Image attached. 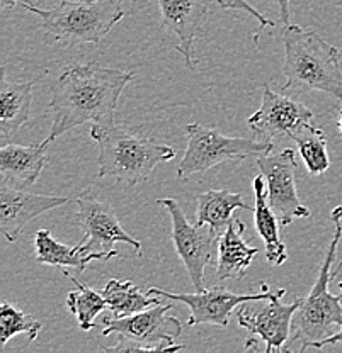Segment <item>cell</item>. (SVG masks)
Listing matches in <instances>:
<instances>
[{"label": "cell", "mask_w": 342, "mask_h": 353, "mask_svg": "<svg viewBox=\"0 0 342 353\" xmlns=\"http://www.w3.org/2000/svg\"><path fill=\"white\" fill-rule=\"evenodd\" d=\"M133 72H124L101 63L70 65L58 77L48 108L51 109V130L46 141L86 123L113 124L120 97Z\"/></svg>", "instance_id": "cell-1"}, {"label": "cell", "mask_w": 342, "mask_h": 353, "mask_svg": "<svg viewBox=\"0 0 342 353\" xmlns=\"http://www.w3.org/2000/svg\"><path fill=\"white\" fill-rule=\"evenodd\" d=\"M91 136L97 143V179L114 176L124 187H135L150 179L159 163L174 160L167 145L143 134L142 128L124 124H92Z\"/></svg>", "instance_id": "cell-2"}, {"label": "cell", "mask_w": 342, "mask_h": 353, "mask_svg": "<svg viewBox=\"0 0 342 353\" xmlns=\"http://www.w3.org/2000/svg\"><path fill=\"white\" fill-rule=\"evenodd\" d=\"M283 41V73L286 77L283 90H319L332 95L342 104L341 51L334 44L323 41L315 31L295 24L285 26Z\"/></svg>", "instance_id": "cell-3"}, {"label": "cell", "mask_w": 342, "mask_h": 353, "mask_svg": "<svg viewBox=\"0 0 342 353\" xmlns=\"http://www.w3.org/2000/svg\"><path fill=\"white\" fill-rule=\"evenodd\" d=\"M330 216L334 223L332 241L327 246L319 277L310 294L301 299V306L293 316V334L289 341H301L300 352L308 350L312 345L334 334L342 326V299L341 296L329 292L330 281L342 270V260L332 268L342 238V205H337Z\"/></svg>", "instance_id": "cell-4"}, {"label": "cell", "mask_w": 342, "mask_h": 353, "mask_svg": "<svg viewBox=\"0 0 342 353\" xmlns=\"http://www.w3.org/2000/svg\"><path fill=\"white\" fill-rule=\"evenodd\" d=\"M19 6L41 19V28L55 43L68 46L99 44L124 17L123 0H64L53 9H41L29 2Z\"/></svg>", "instance_id": "cell-5"}, {"label": "cell", "mask_w": 342, "mask_h": 353, "mask_svg": "<svg viewBox=\"0 0 342 353\" xmlns=\"http://www.w3.org/2000/svg\"><path fill=\"white\" fill-rule=\"evenodd\" d=\"M187 148L178 168V176L186 180L194 174H203L225 161H242L260 157L273 150L274 143L254 141L247 138L225 136L203 124H187Z\"/></svg>", "instance_id": "cell-6"}, {"label": "cell", "mask_w": 342, "mask_h": 353, "mask_svg": "<svg viewBox=\"0 0 342 353\" xmlns=\"http://www.w3.org/2000/svg\"><path fill=\"white\" fill-rule=\"evenodd\" d=\"M77 223L84 231L82 240L77 243L80 252L94 260H109L120 255V252L114 250V245L121 241L142 255V241L135 240L123 230L120 218L109 202H102L87 194L77 199Z\"/></svg>", "instance_id": "cell-7"}, {"label": "cell", "mask_w": 342, "mask_h": 353, "mask_svg": "<svg viewBox=\"0 0 342 353\" xmlns=\"http://www.w3.org/2000/svg\"><path fill=\"white\" fill-rule=\"evenodd\" d=\"M171 309V304H159L123 318H104L102 336L121 334L135 343L143 345L149 353L184 350L186 345L175 343V340L181 336L184 325L178 318L167 314Z\"/></svg>", "instance_id": "cell-8"}, {"label": "cell", "mask_w": 342, "mask_h": 353, "mask_svg": "<svg viewBox=\"0 0 342 353\" xmlns=\"http://www.w3.org/2000/svg\"><path fill=\"white\" fill-rule=\"evenodd\" d=\"M146 292L152 296H159L162 299H174L184 303L189 307V319L186 326L198 325H215V326H228L230 323L231 311L235 307L242 306L245 303H260L267 301L278 294L286 292V289L269 290V285L260 284V292L256 294H235L223 287H213V289H205L201 292L194 294H175L167 292L160 287H149Z\"/></svg>", "instance_id": "cell-9"}, {"label": "cell", "mask_w": 342, "mask_h": 353, "mask_svg": "<svg viewBox=\"0 0 342 353\" xmlns=\"http://www.w3.org/2000/svg\"><path fill=\"white\" fill-rule=\"evenodd\" d=\"M172 221L171 238L196 292L205 290V268L213 262V245L218 236L208 224L189 223L175 199H159Z\"/></svg>", "instance_id": "cell-10"}, {"label": "cell", "mask_w": 342, "mask_h": 353, "mask_svg": "<svg viewBox=\"0 0 342 353\" xmlns=\"http://www.w3.org/2000/svg\"><path fill=\"white\" fill-rule=\"evenodd\" d=\"M257 168L267 182V201L283 226H289L298 218H310V209L301 204L296 192L295 172L298 168L295 150L266 153L257 157Z\"/></svg>", "instance_id": "cell-11"}, {"label": "cell", "mask_w": 342, "mask_h": 353, "mask_svg": "<svg viewBox=\"0 0 342 353\" xmlns=\"http://www.w3.org/2000/svg\"><path fill=\"white\" fill-rule=\"evenodd\" d=\"M249 128L259 141L274 143L292 138L293 132L307 124H314V112L303 104L283 94H276L267 83L263 85V104L249 117Z\"/></svg>", "instance_id": "cell-12"}, {"label": "cell", "mask_w": 342, "mask_h": 353, "mask_svg": "<svg viewBox=\"0 0 342 353\" xmlns=\"http://www.w3.org/2000/svg\"><path fill=\"white\" fill-rule=\"evenodd\" d=\"M286 292L278 294L266 301L263 306H245L242 304L237 312V323L240 328L247 330L251 338L257 336L266 343L264 352H283L286 341H289V328L293 326V316L301 306L303 297H295L292 304H283L281 297Z\"/></svg>", "instance_id": "cell-13"}, {"label": "cell", "mask_w": 342, "mask_h": 353, "mask_svg": "<svg viewBox=\"0 0 342 353\" xmlns=\"http://www.w3.org/2000/svg\"><path fill=\"white\" fill-rule=\"evenodd\" d=\"M70 202L68 197L39 196L19 189L6 180L0 185V231L9 243L17 241L24 226L38 216Z\"/></svg>", "instance_id": "cell-14"}, {"label": "cell", "mask_w": 342, "mask_h": 353, "mask_svg": "<svg viewBox=\"0 0 342 353\" xmlns=\"http://www.w3.org/2000/svg\"><path fill=\"white\" fill-rule=\"evenodd\" d=\"M162 26L171 31L179 43L175 51L182 54L187 68L198 65L194 43L203 34L208 19V0H157Z\"/></svg>", "instance_id": "cell-15"}, {"label": "cell", "mask_w": 342, "mask_h": 353, "mask_svg": "<svg viewBox=\"0 0 342 353\" xmlns=\"http://www.w3.org/2000/svg\"><path fill=\"white\" fill-rule=\"evenodd\" d=\"M46 139L35 145H6L0 150V172L7 183L19 189L35 185L50 160Z\"/></svg>", "instance_id": "cell-16"}, {"label": "cell", "mask_w": 342, "mask_h": 353, "mask_svg": "<svg viewBox=\"0 0 342 353\" xmlns=\"http://www.w3.org/2000/svg\"><path fill=\"white\" fill-rule=\"evenodd\" d=\"M244 231L245 224L242 221H234L218 238V265H216L218 281L244 277L254 256L259 253V248L251 246L244 240L242 236Z\"/></svg>", "instance_id": "cell-17"}, {"label": "cell", "mask_w": 342, "mask_h": 353, "mask_svg": "<svg viewBox=\"0 0 342 353\" xmlns=\"http://www.w3.org/2000/svg\"><path fill=\"white\" fill-rule=\"evenodd\" d=\"M254 219H256V231L260 240L266 245V259L271 265H283L288 260V250L281 240L278 226V214L271 208L267 201V190L264 189V176L254 179Z\"/></svg>", "instance_id": "cell-18"}, {"label": "cell", "mask_w": 342, "mask_h": 353, "mask_svg": "<svg viewBox=\"0 0 342 353\" xmlns=\"http://www.w3.org/2000/svg\"><path fill=\"white\" fill-rule=\"evenodd\" d=\"M0 80V132L2 138H9L28 123L32 102V82H9L6 68H2Z\"/></svg>", "instance_id": "cell-19"}, {"label": "cell", "mask_w": 342, "mask_h": 353, "mask_svg": "<svg viewBox=\"0 0 342 353\" xmlns=\"http://www.w3.org/2000/svg\"><path fill=\"white\" fill-rule=\"evenodd\" d=\"M235 209L254 211L249 204H245L242 194L230 192V190H206L198 197L196 223L208 224L216 236H222L223 231L234 223Z\"/></svg>", "instance_id": "cell-20"}, {"label": "cell", "mask_w": 342, "mask_h": 353, "mask_svg": "<svg viewBox=\"0 0 342 353\" xmlns=\"http://www.w3.org/2000/svg\"><path fill=\"white\" fill-rule=\"evenodd\" d=\"M102 296L108 301L109 311L114 318H123V316L135 314V312L145 311V309L159 306L162 297L152 296L149 292H143L130 281H117L111 279L102 289Z\"/></svg>", "instance_id": "cell-21"}, {"label": "cell", "mask_w": 342, "mask_h": 353, "mask_svg": "<svg viewBox=\"0 0 342 353\" xmlns=\"http://www.w3.org/2000/svg\"><path fill=\"white\" fill-rule=\"evenodd\" d=\"M35 248L36 260L39 263L51 265V267H60L61 270L67 268H75V270L84 272L89 267L94 259L86 253L80 252L79 246H68L55 240L48 230H39L35 234Z\"/></svg>", "instance_id": "cell-22"}, {"label": "cell", "mask_w": 342, "mask_h": 353, "mask_svg": "<svg viewBox=\"0 0 342 353\" xmlns=\"http://www.w3.org/2000/svg\"><path fill=\"white\" fill-rule=\"evenodd\" d=\"M289 139L296 143L301 158L312 175H322L329 170L330 158L327 153V138L322 130L315 128L314 124H307L293 132Z\"/></svg>", "instance_id": "cell-23"}, {"label": "cell", "mask_w": 342, "mask_h": 353, "mask_svg": "<svg viewBox=\"0 0 342 353\" xmlns=\"http://www.w3.org/2000/svg\"><path fill=\"white\" fill-rule=\"evenodd\" d=\"M73 284L77 285V290H72L67 296V307L79 321V326L82 331H91L94 326L95 318L101 314L104 309H108V301L102 296V292L92 290L89 285L82 284L72 275L65 274Z\"/></svg>", "instance_id": "cell-24"}, {"label": "cell", "mask_w": 342, "mask_h": 353, "mask_svg": "<svg viewBox=\"0 0 342 353\" xmlns=\"http://www.w3.org/2000/svg\"><path fill=\"white\" fill-rule=\"evenodd\" d=\"M41 328L43 326L38 319L3 301L0 306V345L2 347H6L10 338L21 333L26 334L29 341H35Z\"/></svg>", "instance_id": "cell-25"}, {"label": "cell", "mask_w": 342, "mask_h": 353, "mask_svg": "<svg viewBox=\"0 0 342 353\" xmlns=\"http://www.w3.org/2000/svg\"><path fill=\"white\" fill-rule=\"evenodd\" d=\"M216 3H218L223 10H242V12L249 14V16H252L254 19L259 22V29L274 28V22L267 19L266 16H263V14H260L256 7L251 6L247 0H216Z\"/></svg>", "instance_id": "cell-26"}, {"label": "cell", "mask_w": 342, "mask_h": 353, "mask_svg": "<svg viewBox=\"0 0 342 353\" xmlns=\"http://www.w3.org/2000/svg\"><path fill=\"white\" fill-rule=\"evenodd\" d=\"M339 289H341V299H342V282H339ZM327 347H337L342 350V326L336 331V333L330 334V336H327V338H323L322 341H317V343L312 345L310 348L322 350V348H327Z\"/></svg>", "instance_id": "cell-27"}, {"label": "cell", "mask_w": 342, "mask_h": 353, "mask_svg": "<svg viewBox=\"0 0 342 353\" xmlns=\"http://www.w3.org/2000/svg\"><path fill=\"white\" fill-rule=\"evenodd\" d=\"M279 7V12H281V21L283 24H289V0H276Z\"/></svg>", "instance_id": "cell-28"}, {"label": "cell", "mask_w": 342, "mask_h": 353, "mask_svg": "<svg viewBox=\"0 0 342 353\" xmlns=\"http://www.w3.org/2000/svg\"><path fill=\"white\" fill-rule=\"evenodd\" d=\"M19 3V0H0V6H2L3 10H10Z\"/></svg>", "instance_id": "cell-29"}, {"label": "cell", "mask_w": 342, "mask_h": 353, "mask_svg": "<svg viewBox=\"0 0 342 353\" xmlns=\"http://www.w3.org/2000/svg\"><path fill=\"white\" fill-rule=\"evenodd\" d=\"M337 128H339V131L342 132V110L339 112V117H337Z\"/></svg>", "instance_id": "cell-30"}]
</instances>
